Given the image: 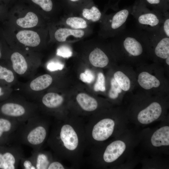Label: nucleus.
I'll use <instances>...</instances> for the list:
<instances>
[{
    "label": "nucleus",
    "instance_id": "nucleus-7",
    "mask_svg": "<svg viewBox=\"0 0 169 169\" xmlns=\"http://www.w3.org/2000/svg\"><path fill=\"white\" fill-rule=\"evenodd\" d=\"M123 31L120 33L118 39L124 50L131 57L140 56L143 52L144 36L139 33Z\"/></svg>",
    "mask_w": 169,
    "mask_h": 169
},
{
    "label": "nucleus",
    "instance_id": "nucleus-6",
    "mask_svg": "<svg viewBox=\"0 0 169 169\" xmlns=\"http://www.w3.org/2000/svg\"><path fill=\"white\" fill-rule=\"evenodd\" d=\"M24 156L20 145L13 143L0 146V169H17Z\"/></svg>",
    "mask_w": 169,
    "mask_h": 169
},
{
    "label": "nucleus",
    "instance_id": "nucleus-14",
    "mask_svg": "<svg viewBox=\"0 0 169 169\" xmlns=\"http://www.w3.org/2000/svg\"><path fill=\"white\" fill-rule=\"evenodd\" d=\"M13 70L17 74H25L28 70L29 66L24 56L19 53L15 52L11 56Z\"/></svg>",
    "mask_w": 169,
    "mask_h": 169
},
{
    "label": "nucleus",
    "instance_id": "nucleus-10",
    "mask_svg": "<svg viewBox=\"0 0 169 169\" xmlns=\"http://www.w3.org/2000/svg\"><path fill=\"white\" fill-rule=\"evenodd\" d=\"M30 156L36 169H47L49 163L54 158L52 152L44 150L42 148L37 151H32Z\"/></svg>",
    "mask_w": 169,
    "mask_h": 169
},
{
    "label": "nucleus",
    "instance_id": "nucleus-5",
    "mask_svg": "<svg viewBox=\"0 0 169 169\" xmlns=\"http://www.w3.org/2000/svg\"><path fill=\"white\" fill-rule=\"evenodd\" d=\"M37 104L39 109L46 115H50L54 119L61 120L68 115L62 111L64 105V98L59 94L54 92H49L38 99Z\"/></svg>",
    "mask_w": 169,
    "mask_h": 169
},
{
    "label": "nucleus",
    "instance_id": "nucleus-28",
    "mask_svg": "<svg viewBox=\"0 0 169 169\" xmlns=\"http://www.w3.org/2000/svg\"><path fill=\"white\" fill-rule=\"evenodd\" d=\"M94 90L95 91H104L105 90V78L102 73L98 74L97 81L94 85Z\"/></svg>",
    "mask_w": 169,
    "mask_h": 169
},
{
    "label": "nucleus",
    "instance_id": "nucleus-27",
    "mask_svg": "<svg viewBox=\"0 0 169 169\" xmlns=\"http://www.w3.org/2000/svg\"><path fill=\"white\" fill-rule=\"evenodd\" d=\"M110 84L111 87L108 93V96L110 99L115 100L118 98L122 90L114 78L111 80Z\"/></svg>",
    "mask_w": 169,
    "mask_h": 169
},
{
    "label": "nucleus",
    "instance_id": "nucleus-33",
    "mask_svg": "<svg viewBox=\"0 0 169 169\" xmlns=\"http://www.w3.org/2000/svg\"><path fill=\"white\" fill-rule=\"evenodd\" d=\"M57 54L64 58H69L72 56V52L69 47L62 46L58 49Z\"/></svg>",
    "mask_w": 169,
    "mask_h": 169
},
{
    "label": "nucleus",
    "instance_id": "nucleus-11",
    "mask_svg": "<svg viewBox=\"0 0 169 169\" xmlns=\"http://www.w3.org/2000/svg\"><path fill=\"white\" fill-rule=\"evenodd\" d=\"M76 100L81 109L86 113L94 112L99 107V102L96 99L84 93L78 94Z\"/></svg>",
    "mask_w": 169,
    "mask_h": 169
},
{
    "label": "nucleus",
    "instance_id": "nucleus-20",
    "mask_svg": "<svg viewBox=\"0 0 169 169\" xmlns=\"http://www.w3.org/2000/svg\"><path fill=\"white\" fill-rule=\"evenodd\" d=\"M38 22V18L34 13L29 12L23 18H19L16 21L17 24L19 26L28 28L36 26Z\"/></svg>",
    "mask_w": 169,
    "mask_h": 169
},
{
    "label": "nucleus",
    "instance_id": "nucleus-16",
    "mask_svg": "<svg viewBox=\"0 0 169 169\" xmlns=\"http://www.w3.org/2000/svg\"><path fill=\"white\" fill-rule=\"evenodd\" d=\"M53 78L49 74H45L33 79L30 83L29 87L32 90L38 92L44 90L52 84Z\"/></svg>",
    "mask_w": 169,
    "mask_h": 169
},
{
    "label": "nucleus",
    "instance_id": "nucleus-4",
    "mask_svg": "<svg viewBox=\"0 0 169 169\" xmlns=\"http://www.w3.org/2000/svg\"><path fill=\"white\" fill-rule=\"evenodd\" d=\"M37 104L18 99H8L0 103V115L23 123L39 114Z\"/></svg>",
    "mask_w": 169,
    "mask_h": 169
},
{
    "label": "nucleus",
    "instance_id": "nucleus-29",
    "mask_svg": "<svg viewBox=\"0 0 169 169\" xmlns=\"http://www.w3.org/2000/svg\"><path fill=\"white\" fill-rule=\"evenodd\" d=\"M61 161L54 156V158L49 163L47 169H65L70 168L61 162Z\"/></svg>",
    "mask_w": 169,
    "mask_h": 169
},
{
    "label": "nucleus",
    "instance_id": "nucleus-39",
    "mask_svg": "<svg viewBox=\"0 0 169 169\" xmlns=\"http://www.w3.org/2000/svg\"><path fill=\"white\" fill-rule=\"evenodd\" d=\"M70 1H75L78 0H70Z\"/></svg>",
    "mask_w": 169,
    "mask_h": 169
},
{
    "label": "nucleus",
    "instance_id": "nucleus-30",
    "mask_svg": "<svg viewBox=\"0 0 169 169\" xmlns=\"http://www.w3.org/2000/svg\"><path fill=\"white\" fill-rule=\"evenodd\" d=\"M95 76L93 73L90 69H86L84 73L80 75V79L83 82L90 83L95 79Z\"/></svg>",
    "mask_w": 169,
    "mask_h": 169
},
{
    "label": "nucleus",
    "instance_id": "nucleus-22",
    "mask_svg": "<svg viewBox=\"0 0 169 169\" xmlns=\"http://www.w3.org/2000/svg\"><path fill=\"white\" fill-rule=\"evenodd\" d=\"M138 20L139 23L141 25H149L152 27L157 26L160 22L158 17L152 13L141 14L138 17Z\"/></svg>",
    "mask_w": 169,
    "mask_h": 169
},
{
    "label": "nucleus",
    "instance_id": "nucleus-34",
    "mask_svg": "<svg viewBox=\"0 0 169 169\" xmlns=\"http://www.w3.org/2000/svg\"><path fill=\"white\" fill-rule=\"evenodd\" d=\"M64 67V64L59 63H51L48 64V69L51 71L61 70Z\"/></svg>",
    "mask_w": 169,
    "mask_h": 169
},
{
    "label": "nucleus",
    "instance_id": "nucleus-36",
    "mask_svg": "<svg viewBox=\"0 0 169 169\" xmlns=\"http://www.w3.org/2000/svg\"><path fill=\"white\" fill-rule=\"evenodd\" d=\"M146 1L151 4H158L160 2V0H146Z\"/></svg>",
    "mask_w": 169,
    "mask_h": 169
},
{
    "label": "nucleus",
    "instance_id": "nucleus-19",
    "mask_svg": "<svg viewBox=\"0 0 169 169\" xmlns=\"http://www.w3.org/2000/svg\"><path fill=\"white\" fill-rule=\"evenodd\" d=\"M156 55L162 59H166L169 56V38L164 37L157 43L154 50Z\"/></svg>",
    "mask_w": 169,
    "mask_h": 169
},
{
    "label": "nucleus",
    "instance_id": "nucleus-12",
    "mask_svg": "<svg viewBox=\"0 0 169 169\" xmlns=\"http://www.w3.org/2000/svg\"><path fill=\"white\" fill-rule=\"evenodd\" d=\"M150 142L151 145L156 148L169 146V126H163L155 131L151 137Z\"/></svg>",
    "mask_w": 169,
    "mask_h": 169
},
{
    "label": "nucleus",
    "instance_id": "nucleus-26",
    "mask_svg": "<svg viewBox=\"0 0 169 169\" xmlns=\"http://www.w3.org/2000/svg\"><path fill=\"white\" fill-rule=\"evenodd\" d=\"M0 79L8 83H12L15 80L14 74L11 70L0 65Z\"/></svg>",
    "mask_w": 169,
    "mask_h": 169
},
{
    "label": "nucleus",
    "instance_id": "nucleus-9",
    "mask_svg": "<svg viewBox=\"0 0 169 169\" xmlns=\"http://www.w3.org/2000/svg\"><path fill=\"white\" fill-rule=\"evenodd\" d=\"M162 112L163 108L161 104L157 102H153L139 112L136 119L141 125L149 124L158 120Z\"/></svg>",
    "mask_w": 169,
    "mask_h": 169
},
{
    "label": "nucleus",
    "instance_id": "nucleus-24",
    "mask_svg": "<svg viewBox=\"0 0 169 169\" xmlns=\"http://www.w3.org/2000/svg\"><path fill=\"white\" fill-rule=\"evenodd\" d=\"M82 15L88 20L96 22L100 19L101 13L99 9L94 6L90 9L84 8L83 10Z\"/></svg>",
    "mask_w": 169,
    "mask_h": 169
},
{
    "label": "nucleus",
    "instance_id": "nucleus-25",
    "mask_svg": "<svg viewBox=\"0 0 169 169\" xmlns=\"http://www.w3.org/2000/svg\"><path fill=\"white\" fill-rule=\"evenodd\" d=\"M66 23L72 28L75 29L84 28L87 27L86 22L80 17H69L66 19Z\"/></svg>",
    "mask_w": 169,
    "mask_h": 169
},
{
    "label": "nucleus",
    "instance_id": "nucleus-3",
    "mask_svg": "<svg viewBox=\"0 0 169 169\" xmlns=\"http://www.w3.org/2000/svg\"><path fill=\"white\" fill-rule=\"evenodd\" d=\"M84 120L87 149L105 143L115 135L119 128V120L110 115H94Z\"/></svg>",
    "mask_w": 169,
    "mask_h": 169
},
{
    "label": "nucleus",
    "instance_id": "nucleus-38",
    "mask_svg": "<svg viewBox=\"0 0 169 169\" xmlns=\"http://www.w3.org/2000/svg\"><path fill=\"white\" fill-rule=\"evenodd\" d=\"M1 56H2V54H1V50H0V59L1 58Z\"/></svg>",
    "mask_w": 169,
    "mask_h": 169
},
{
    "label": "nucleus",
    "instance_id": "nucleus-18",
    "mask_svg": "<svg viewBox=\"0 0 169 169\" xmlns=\"http://www.w3.org/2000/svg\"><path fill=\"white\" fill-rule=\"evenodd\" d=\"M84 34V32L82 30L60 28L56 31L54 34V37L58 41L63 42L66 41L67 38L69 36L72 35L76 38H81Z\"/></svg>",
    "mask_w": 169,
    "mask_h": 169
},
{
    "label": "nucleus",
    "instance_id": "nucleus-1",
    "mask_svg": "<svg viewBox=\"0 0 169 169\" xmlns=\"http://www.w3.org/2000/svg\"><path fill=\"white\" fill-rule=\"evenodd\" d=\"M85 120L75 115L61 120L55 119L46 142L54 155L69 162L72 168H77L84 162L87 146Z\"/></svg>",
    "mask_w": 169,
    "mask_h": 169
},
{
    "label": "nucleus",
    "instance_id": "nucleus-32",
    "mask_svg": "<svg viewBox=\"0 0 169 169\" xmlns=\"http://www.w3.org/2000/svg\"><path fill=\"white\" fill-rule=\"evenodd\" d=\"M35 3L39 5L45 11H50L53 7L51 0H32Z\"/></svg>",
    "mask_w": 169,
    "mask_h": 169
},
{
    "label": "nucleus",
    "instance_id": "nucleus-37",
    "mask_svg": "<svg viewBox=\"0 0 169 169\" xmlns=\"http://www.w3.org/2000/svg\"><path fill=\"white\" fill-rule=\"evenodd\" d=\"M165 59H166V64H167V65H169V56L168 57Z\"/></svg>",
    "mask_w": 169,
    "mask_h": 169
},
{
    "label": "nucleus",
    "instance_id": "nucleus-21",
    "mask_svg": "<svg viewBox=\"0 0 169 169\" xmlns=\"http://www.w3.org/2000/svg\"><path fill=\"white\" fill-rule=\"evenodd\" d=\"M129 14V11L125 9L121 10L115 13L111 20V28L116 29L120 28L126 21Z\"/></svg>",
    "mask_w": 169,
    "mask_h": 169
},
{
    "label": "nucleus",
    "instance_id": "nucleus-23",
    "mask_svg": "<svg viewBox=\"0 0 169 169\" xmlns=\"http://www.w3.org/2000/svg\"><path fill=\"white\" fill-rule=\"evenodd\" d=\"M114 78L122 90L126 91L130 90L131 84L130 79L123 72L120 71L116 72Z\"/></svg>",
    "mask_w": 169,
    "mask_h": 169
},
{
    "label": "nucleus",
    "instance_id": "nucleus-15",
    "mask_svg": "<svg viewBox=\"0 0 169 169\" xmlns=\"http://www.w3.org/2000/svg\"><path fill=\"white\" fill-rule=\"evenodd\" d=\"M137 81L140 85L145 90L157 88L161 84L155 76L146 71L142 72L139 74Z\"/></svg>",
    "mask_w": 169,
    "mask_h": 169
},
{
    "label": "nucleus",
    "instance_id": "nucleus-8",
    "mask_svg": "<svg viewBox=\"0 0 169 169\" xmlns=\"http://www.w3.org/2000/svg\"><path fill=\"white\" fill-rule=\"evenodd\" d=\"M22 123L0 115V146L13 144L16 132Z\"/></svg>",
    "mask_w": 169,
    "mask_h": 169
},
{
    "label": "nucleus",
    "instance_id": "nucleus-2",
    "mask_svg": "<svg viewBox=\"0 0 169 169\" xmlns=\"http://www.w3.org/2000/svg\"><path fill=\"white\" fill-rule=\"evenodd\" d=\"M52 123L48 117L39 114L31 117L20 126L13 143L28 146L33 151L41 149L47 141Z\"/></svg>",
    "mask_w": 169,
    "mask_h": 169
},
{
    "label": "nucleus",
    "instance_id": "nucleus-13",
    "mask_svg": "<svg viewBox=\"0 0 169 169\" xmlns=\"http://www.w3.org/2000/svg\"><path fill=\"white\" fill-rule=\"evenodd\" d=\"M18 41L25 46L35 47L40 43V38L37 33L30 30L19 31L16 34Z\"/></svg>",
    "mask_w": 169,
    "mask_h": 169
},
{
    "label": "nucleus",
    "instance_id": "nucleus-17",
    "mask_svg": "<svg viewBox=\"0 0 169 169\" xmlns=\"http://www.w3.org/2000/svg\"><path fill=\"white\" fill-rule=\"evenodd\" d=\"M89 59L94 66L103 68L106 66L109 62V59L105 54L98 48L94 49L90 54Z\"/></svg>",
    "mask_w": 169,
    "mask_h": 169
},
{
    "label": "nucleus",
    "instance_id": "nucleus-35",
    "mask_svg": "<svg viewBox=\"0 0 169 169\" xmlns=\"http://www.w3.org/2000/svg\"><path fill=\"white\" fill-rule=\"evenodd\" d=\"M163 30L167 37H169V19H166L164 21L163 24Z\"/></svg>",
    "mask_w": 169,
    "mask_h": 169
},
{
    "label": "nucleus",
    "instance_id": "nucleus-31",
    "mask_svg": "<svg viewBox=\"0 0 169 169\" xmlns=\"http://www.w3.org/2000/svg\"><path fill=\"white\" fill-rule=\"evenodd\" d=\"M21 166L23 169H36L34 163L30 157H26L24 156L21 159L20 162Z\"/></svg>",
    "mask_w": 169,
    "mask_h": 169
}]
</instances>
